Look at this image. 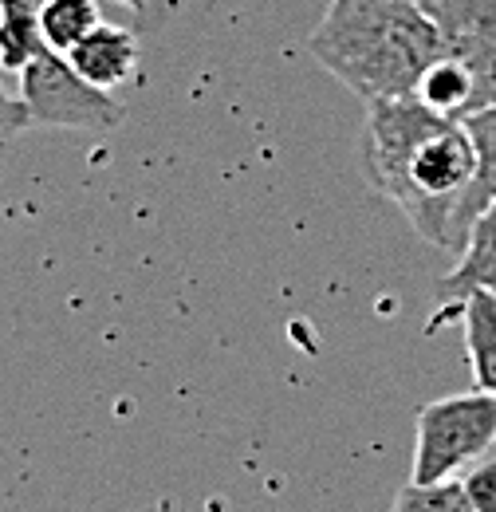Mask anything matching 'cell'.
Wrapping results in <instances>:
<instances>
[{
	"instance_id": "4",
	"label": "cell",
	"mask_w": 496,
	"mask_h": 512,
	"mask_svg": "<svg viewBox=\"0 0 496 512\" xmlns=\"http://www.w3.org/2000/svg\"><path fill=\"white\" fill-rule=\"evenodd\" d=\"M20 99L36 127L115 130L123 123V107L111 91L91 87L60 52H40L20 71Z\"/></svg>"
},
{
	"instance_id": "9",
	"label": "cell",
	"mask_w": 496,
	"mask_h": 512,
	"mask_svg": "<svg viewBox=\"0 0 496 512\" xmlns=\"http://www.w3.org/2000/svg\"><path fill=\"white\" fill-rule=\"evenodd\" d=\"M40 52H48L40 32V8L28 0H0V67L20 75Z\"/></svg>"
},
{
	"instance_id": "2",
	"label": "cell",
	"mask_w": 496,
	"mask_h": 512,
	"mask_svg": "<svg viewBox=\"0 0 496 512\" xmlns=\"http://www.w3.org/2000/svg\"><path fill=\"white\" fill-rule=\"evenodd\" d=\"M308 52L359 99L414 95L441 56L430 0H331Z\"/></svg>"
},
{
	"instance_id": "6",
	"label": "cell",
	"mask_w": 496,
	"mask_h": 512,
	"mask_svg": "<svg viewBox=\"0 0 496 512\" xmlns=\"http://www.w3.org/2000/svg\"><path fill=\"white\" fill-rule=\"evenodd\" d=\"M473 292H496V205L473 221V229H469V237L461 245L457 268L437 280V316L426 323V331L434 335L449 320H457Z\"/></svg>"
},
{
	"instance_id": "1",
	"label": "cell",
	"mask_w": 496,
	"mask_h": 512,
	"mask_svg": "<svg viewBox=\"0 0 496 512\" xmlns=\"http://www.w3.org/2000/svg\"><path fill=\"white\" fill-rule=\"evenodd\" d=\"M363 174L394 201L414 233L437 249H457V213L477 178V146L461 119L437 115L422 99L367 103Z\"/></svg>"
},
{
	"instance_id": "14",
	"label": "cell",
	"mask_w": 496,
	"mask_h": 512,
	"mask_svg": "<svg viewBox=\"0 0 496 512\" xmlns=\"http://www.w3.org/2000/svg\"><path fill=\"white\" fill-rule=\"evenodd\" d=\"M126 8H134V12H146V0H119Z\"/></svg>"
},
{
	"instance_id": "11",
	"label": "cell",
	"mask_w": 496,
	"mask_h": 512,
	"mask_svg": "<svg viewBox=\"0 0 496 512\" xmlns=\"http://www.w3.org/2000/svg\"><path fill=\"white\" fill-rule=\"evenodd\" d=\"M414 99H422V103H426L430 111H437V115L465 119V115L473 111V83H469V75L453 64V60L437 56L434 64L426 67V75H422Z\"/></svg>"
},
{
	"instance_id": "12",
	"label": "cell",
	"mask_w": 496,
	"mask_h": 512,
	"mask_svg": "<svg viewBox=\"0 0 496 512\" xmlns=\"http://www.w3.org/2000/svg\"><path fill=\"white\" fill-rule=\"evenodd\" d=\"M390 512H477L461 477L453 481H410L398 489Z\"/></svg>"
},
{
	"instance_id": "8",
	"label": "cell",
	"mask_w": 496,
	"mask_h": 512,
	"mask_svg": "<svg viewBox=\"0 0 496 512\" xmlns=\"http://www.w3.org/2000/svg\"><path fill=\"white\" fill-rule=\"evenodd\" d=\"M473 390L496 394V292H473L461 308Z\"/></svg>"
},
{
	"instance_id": "7",
	"label": "cell",
	"mask_w": 496,
	"mask_h": 512,
	"mask_svg": "<svg viewBox=\"0 0 496 512\" xmlns=\"http://www.w3.org/2000/svg\"><path fill=\"white\" fill-rule=\"evenodd\" d=\"M67 64L99 91L123 87L138 67V40H134V32H126L119 24H99L83 44H75L67 52Z\"/></svg>"
},
{
	"instance_id": "5",
	"label": "cell",
	"mask_w": 496,
	"mask_h": 512,
	"mask_svg": "<svg viewBox=\"0 0 496 512\" xmlns=\"http://www.w3.org/2000/svg\"><path fill=\"white\" fill-rule=\"evenodd\" d=\"M441 56L473 83V111L496 107V0H430ZM469 111V115H473Z\"/></svg>"
},
{
	"instance_id": "13",
	"label": "cell",
	"mask_w": 496,
	"mask_h": 512,
	"mask_svg": "<svg viewBox=\"0 0 496 512\" xmlns=\"http://www.w3.org/2000/svg\"><path fill=\"white\" fill-rule=\"evenodd\" d=\"M28 127H36V123H32V115H28L24 99H12V95H4V87H0V142H4V138H16V134H24Z\"/></svg>"
},
{
	"instance_id": "10",
	"label": "cell",
	"mask_w": 496,
	"mask_h": 512,
	"mask_svg": "<svg viewBox=\"0 0 496 512\" xmlns=\"http://www.w3.org/2000/svg\"><path fill=\"white\" fill-rule=\"evenodd\" d=\"M103 24L99 0H44L40 8V32L48 52L67 56L75 44H83Z\"/></svg>"
},
{
	"instance_id": "15",
	"label": "cell",
	"mask_w": 496,
	"mask_h": 512,
	"mask_svg": "<svg viewBox=\"0 0 496 512\" xmlns=\"http://www.w3.org/2000/svg\"><path fill=\"white\" fill-rule=\"evenodd\" d=\"M28 4H36V8H44V0H28Z\"/></svg>"
},
{
	"instance_id": "3",
	"label": "cell",
	"mask_w": 496,
	"mask_h": 512,
	"mask_svg": "<svg viewBox=\"0 0 496 512\" xmlns=\"http://www.w3.org/2000/svg\"><path fill=\"white\" fill-rule=\"evenodd\" d=\"M414 426L410 481H453L496 446V394L469 390L426 402Z\"/></svg>"
}]
</instances>
